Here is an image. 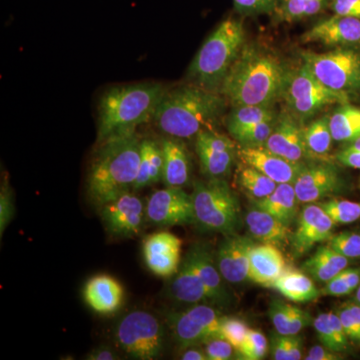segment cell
Instances as JSON below:
<instances>
[{"mask_svg": "<svg viewBox=\"0 0 360 360\" xmlns=\"http://www.w3.org/2000/svg\"><path fill=\"white\" fill-rule=\"evenodd\" d=\"M354 290L348 285L347 281L340 276L333 277L326 283V286L321 291V295L329 296H345L354 292Z\"/></svg>", "mask_w": 360, "mask_h": 360, "instance_id": "48", "label": "cell"}, {"mask_svg": "<svg viewBox=\"0 0 360 360\" xmlns=\"http://www.w3.org/2000/svg\"><path fill=\"white\" fill-rule=\"evenodd\" d=\"M302 338L298 335H288V357L290 360L302 359Z\"/></svg>", "mask_w": 360, "mask_h": 360, "instance_id": "52", "label": "cell"}, {"mask_svg": "<svg viewBox=\"0 0 360 360\" xmlns=\"http://www.w3.org/2000/svg\"><path fill=\"white\" fill-rule=\"evenodd\" d=\"M281 97L288 112L300 123L307 122L330 104L349 101V94L326 86L304 65L288 71Z\"/></svg>", "mask_w": 360, "mask_h": 360, "instance_id": "7", "label": "cell"}, {"mask_svg": "<svg viewBox=\"0 0 360 360\" xmlns=\"http://www.w3.org/2000/svg\"><path fill=\"white\" fill-rule=\"evenodd\" d=\"M255 245L251 236L238 233L225 236L215 255L217 267L225 281L238 284L248 279L250 252Z\"/></svg>", "mask_w": 360, "mask_h": 360, "instance_id": "17", "label": "cell"}, {"mask_svg": "<svg viewBox=\"0 0 360 360\" xmlns=\"http://www.w3.org/2000/svg\"><path fill=\"white\" fill-rule=\"evenodd\" d=\"M264 148L292 162L302 163L309 156L303 141L302 123L290 112L277 116L276 127Z\"/></svg>", "mask_w": 360, "mask_h": 360, "instance_id": "20", "label": "cell"}, {"mask_svg": "<svg viewBox=\"0 0 360 360\" xmlns=\"http://www.w3.org/2000/svg\"><path fill=\"white\" fill-rule=\"evenodd\" d=\"M317 203L335 224H349L360 219V202L356 201L330 198Z\"/></svg>", "mask_w": 360, "mask_h": 360, "instance_id": "37", "label": "cell"}, {"mask_svg": "<svg viewBox=\"0 0 360 360\" xmlns=\"http://www.w3.org/2000/svg\"><path fill=\"white\" fill-rule=\"evenodd\" d=\"M170 293L175 300L186 304H212L207 288L186 257L180 264L179 271L175 274L170 285Z\"/></svg>", "mask_w": 360, "mask_h": 360, "instance_id": "26", "label": "cell"}, {"mask_svg": "<svg viewBox=\"0 0 360 360\" xmlns=\"http://www.w3.org/2000/svg\"><path fill=\"white\" fill-rule=\"evenodd\" d=\"M225 108L226 98L220 92L191 84L167 90L151 122L167 136L193 139L213 129Z\"/></svg>", "mask_w": 360, "mask_h": 360, "instance_id": "2", "label": "cell"}, {"mask_svg": "<svg viewBox=\"0 0 360 360\" xmlns=\"http://www.w3.org/2000/svg\"><path fill=\"white\" fill-rule=\"evenodd\" d=\"M312 324H314L315 331H316L321 345L328 348V349L333 350V352H338L333 329H331L330 322H329L328 314L317 315Z\"/></svg>", "mask_w": 360, "mask_h": 360, "instance_id": "45", "label": "cell"}, {"mask_svg": "<svg viewBox=\"0 0 360 360\" xmlns=\"http://www.w3.org/2000/svg\"><path fill=\"white\" fill-rule=\"evenodd\" d=\"M222 338L229 340L236 350L243 345L250 333L248 324L238 317L224 316L221 324Z\"/></svg>", "mask_w": 360, "mask_h": 360, "instance_id": "41", "label": "cell"}, {"mask_svg": "<svg viewBox=\"0 0 360 360\" xmlns=\"http://www.w3.org/2000/svg\"><path fill=\"white\" fill-rule=\"evenodd\" d=\"M165 91V85L158 82L120 85L106 90L98 103L97 141L131 131L153 120Z\"/></svg>", "mask_w": 360, "mask_h": 360, "instance_id": "4", "label": "cell"}, {"mask_svg": "<svg viewBox=\"0 0 360 360\" xmlns=\"http://www.w3.org/2000/svg\"><path fill=\"white\" fill-rule=\"evenodd\" d=\"M328 243L333 250L348 259L360 258V234L350 231L340 232L331 236Z\"/></svg>", "mask_w": 360, "mask_h": 360, "instance_id": "39", "label": "cell"}, {"mask_svg": "<svg viewBox=\"0 0 360 360\" xmlns=\"http://www.w3.org/2000/svg\"><path fill=\"white\" fill-rule=\"evenodd\" d=\"M181 359L184 360H207V354L205 352L200 349L198 347H191L186 348V352L182 354Z\"/></svg>", "mask_w": 360, "mask_h": 360, "instance_id": "55", "label": "cell"}, {"mask_svg": "<svg viewBox=\"0 0 360 360\" xmlns=\"http://www.w3.org/2000/svg\"><path fill=\"white\" fill-rule=\"evenodd\" d=\"M336 160L345 167L360 169V151L345 148L336 155Z\"/></svg>", "mask_w": 360, "mask_h": 360, "instance_id": "50", "label": "cell"}, {"mask_svg": "<svg viewBox=\"0 0 360 360\" xmlns=\"http://www.w3.org/2000/svg\"><path fill=\"white\" fill-rule=\"evenodd\" d=\"M252 203L288 226L297 219L300 205L293 184H277L274 193Z\"/></svg>", "mask_w": 360, "mask_h": 360, "instance_id": "27", "label": "cell"}, {"mask_svg": "<svg viewBox=\"0 0 360 360\" xmlns=\"http://www.w3.org/2000/svg\"><path fill=\"white\" fill-rule=\"evenodd\" d=\"M303 65L326 86L350 94L360 91V52L340 47L326 53L304 52Z\"/></svg>", "mask_w": 360, "mask_h": 360, "instance_id": "8", "label": "cell"}, {"mask_svg": "<svg viewBox=\"0 0 360 360\" xmlns=\"http://www.w3.org/2000/svg\"><path fill=\"white\" fill-rule=\"evenodd\" d=\"M285 269V259L277 246L255 243L251 248L248 279L252 283L269 288Z\"/></svg>", "mask_w": 360, "mask_h": 360, "instance_id": "23", "label": "cell"}, {"mask_svg": "<svg viewBox=\"0 0 360 360\" xmlns=\"http://www.w3.org/2000/svg\"><path fill=\"white\" fill-rule=\"evenodd\" d=\"M288 71L272 52L245 45L219 92L233 106H271L283 94Z\"/></svg>", "mask_w": 360, "mask_h": 360, "instance_id": "1", "label": "cell"}, {"mask_svg": "<svg viewBox=\"0 0 360 360\" xmlns=\"http://www.w3.org/2000/svg\"><path fill=\"white\" fill-rule=\"evenodd\" d=\"M141 143L135 130L112 135L101 142L87 182L94 205H103L134 189L141 162Z\"/></svg>", "mask_w": 360, "mask_h": 360, "instance_id": "3", "label": "cell"}, {"mask_svg": "<svg viewBox=\"0 0 360 360\" xmlns=\"http://www.w3.org/2000/svg\"><path fill=\"white\" fill-rule=\"evenodd\" d=\"M205 352L210 360H229L234 354L233 345L224 338H215L206 341Z\"/></svg>", "mask_w": 360, "mask_h": 360, "instance_id": "44", "label": "cell"}, {"mask_svg": "<svg viewBox=\"0 0 360 360\" xmlns=\"http://www.w3.org/2000/svg\"><path fill=\"white\" fill-rule=\"evenodd\" d=\"M340 276L355 290L360 285V269H345Z\"/></svg>", "mask_w": 360, "mask_h": 360, "instance_id": "54", "label": "cell"}, {"mask_svg": "<svg viewBox=\"0 0 360 360\" xmlns=\"http://www.w3.org/2000/svg\"><path fill=\"white\" fill-rule=\"evenodd\" d=\"M355 302L360 304V285L357 288L356 293H355Z\"/></svg>", "mask_w": 360, "mask_h": 360, "instance_id": "58", "label": "cell"}, {"mask_svg": "<svg viewBox=\"0 0 360 360\" xmlns=\"http://www.w3.org/2000/svg\"><path fill=\"white\" fill-rule=\"evenodd\" d=\"M269 315L277 333L290 335V304L283 300H274L269 304Z\"/></svg>", "mask_w": 360, "mask_h": 360, "instance_id": "40", "label": "cell"}, {"mask_svg": "<svg viewBox=\"0 0 360 360\" xmlns=\"http://www.w3.org/2000/svg\"><path fill=\"white\" fill-rule=\"evenodd\" d=\"M330 8L338 15L360 20V0H331Z\"/></svg>", "mask_w": 360, "mask_h": 360, "instance_id": "46", "label": "cell"}, {"mask_svg": "<svg viewBox=\"0 0 360 360\" xmlns=\"http://www.w3.org/2000/svg\"><path fill=\"white\" fill-rule=\"evenodd\" d=\"M267 350H269V342L264 333L255 329H250V333L239 347L238 352L241 359L260 360L264 359Z\"/></svg>", "mask_w": 360, "mask_h": 360, "instance_id": "38", "label": "cell"}, {"mask_svg": "<svg viewBox=\"0 0 360 360\" xmlns=\"http://www.w3.org/2000/svg\"><path fill=\"white\" fill-rule=\"evenodd\" d=\"M269 288L278 291L286 300L292 302H314L321 295L311 277L300 270L285 269Z\"/></svg>", "mask_w": 360, "mask_h": 360, "instance_id": "28", "label": "cell"}, {"mask_svg": "<svg viewBox=\"0 0 360 360\" xmlns=\"http://www.w3.org/2000/svg\"><path fill=\"white\" fill-rule=\"evenodd\" d=\"M276 113L271 106L243 105L234 106L227 117L229 131L250 127L255 123L264 122L270 118L276 117Z\"/></svg>", "mask_w": 360, "mask_h": 360, "instance_id": "35", "label": "cell"}, {"mask_svg": "<svg viewBox=\"0 0 360 360\" xmlns=\"http://www.w3.org/2000/svg\"><path fill=\"white\" fill-rule=\"evenodd\" d=\"M163 153L160 144L150 139H143L141 143V162L134 191L153 186L162 180Z\"/></svg>", "mask_w": 360, "mask_h": 360, "instance_id": "30", "label": "cell"}, {"mask_svg": "<svg viewBox=\"0 0 360 360\" xmlns=\"http://www.w3.org/2000/svg\"><path fill=\"white\" fill-rule=\"evenodd\" d=\"M84 297L87 305L103 315L115 314L124 300L123 286L115 277L99 274L85 284Z\"/></svg>", "mask_w": 360, "mask_h": 360, "instance_id": "22", "label": "cell"}, {"mask_svg": "<svg viewBox=\"0 0 360 360\" xmlns=\"http://www.w3.org/2000/svg\"><path fill=\"white\" fill-rule=\"evenodd\" d=\"M167 319L180 347H200L212 338H222L224 316L207 303L193 304L184 311L170 314Z\"/></svg>", "mask_w": 360, "mask_h": 360, "instance_id": "10", "label": "cell"}, {"mask_svg": "<svg viewBox=\"0 0 360 360\" xmlns=\"http://www.w3.org/2000/svg\"><path fill=\"white\" fill-rule=\"evenodd\" d=\"M240 20L227 18L205 40L187 71L191 84L219 91L245 46Z\"/></svg>", "mask_w": 360, "mask_h": 360, "instance_id": "5", "label": "cell"}, {"mask_svg": "<svg viewBox=\"0 0 360 360\" xmlns=\"http://www.w3.org/2000/svg\"><path fill=\"white\" fill-rule=\"evenodd\" d=\"M303 141L307 155L326 158L333 141L329 127V116H322L303 127Z\"/></svg>", "mask_w": 360, "mask_h": 360, "instance_id": "32", "label": "cell"}, {"mask_svg": "<svg viewBox=\"0 0 360 360\" xmlns=\"http://www.w3.org/2000/svg\"><path fill=\"white\" fill-rule=\"evenodd\" d=\"M338 352H333L328 349L323 345H314L310 348L307 356L305 357L307 360H336L340 359Z\"/></svg>", "mask_w": 360, "mask_h": 360, "instance_id": "51", "label": "cell"}, {"mask_svg": "<svg viewBox=\"0 0 360 360\" xmlns=\"http://www.w3.org/2000/svg\"><path fill=\"white\" fill-rule=\"evenodd\" d=\"M236 181L241 191L252 200H262L274 193L277 184L257 168L243 163L236 175Z\"/></svg>", "mask_w": 360, "mask_h": 360, "instance_id": "33", "label": "cell"}, {"mask_svg": "<svg viewBox=\"0 0 360 360\" xmlns=\"http://www.w3.org/2000/svg\"><path fill=\"white\" fill-rule=\"evenodd\" d=\"M349 259L343 257L330 246L321 245L316 252L302 265L303 271L314 281L326 283L348 266Z\"/></svg>", "mask_w": 360, "mask_h": 360, "instance_id": "29", "label": "cell"}, {"mask_svg": "<svg viewBox=\"0 0 360 360\" xmlns=\"http://www.w3.org/2000/svg\"><path fill=\"white\" fill-rule=\"evenodd\" d=\"M329 127L333 141L352 142L360 136V108L352 104H340L329 116Z\"/></svg>", "mask_w": 360, "mask_h": 360, "instance_id": "31", "label": "cell"}, {"mask_svg": "<svg viewBox=\"0 0 360 360\" xmlns=\"http://www.w3.org/2000/svg\"><path fill=\"white\" fill-rule=\"evenodd\" d=\"M195 224L224 236L238 233L243 224L240 203L224 179L196 181L191 193Z\"/></svg>", "mask_w": 360, "mask_h": 360, "instance_id": "6", "label": "cell"}, {"mask_svg": "<svg viewBox=\"0 0 360 360\" xmlns=\"http://www.w3.org/2000/svg\"><path fill=\"white\" fill-rule=\"evenodd\" d=\"M118 347L135 359L153 360L163 348V333L155 315L143 310L129 312L115 331Z\"/></svg>", "mask_w": 360, "mask_h": 360, "instance_id": "9", "label": "cell"}, {"mask_svg": "<svg viewBox=\"0 0 360 360\" xmlns=\"http://www.w3.org/2000/svg\"><path fill=\"white\" fill-rule=\"evenodd\" d=\"M182 240L168 231L155 232L143 241L144 262L160 277L174 276L181 264Z\"/></svg>", "mask_w": 360, "mask_h": 360, "instance_id": "16", "label": "cell"}, {"mask_svg": "<svg viewBox=\"0 0 360 360\" xmlns=\"http://www.w3.org/2000/svg\"><path fill=\"white\" fill-rule=\"evenodd\" d=\"M328 0H277L276 18L286 22L304 20L321 13Z\"/></svg>", "mask_w": 360, "mask_h": 360, "instance_id": "34", "label": "cell"}, {"mask_svg": "<svg viewBox=\"0 0 360 360\" xmlns=\"http://www.w3.org/2000/svg\"><path fill=\"white\" fill-rule=\"evenodd\" d=\"M303 44L330 47H352L360 44V20L335 15L319 21L302 37Z\"/></svg>", "mask_w": 360, "mask_h": 360, "instance_id": "18", "label": "cell"}, {"mask_svg": "<svg viewBox=\"0 0 360 360\" xmlns=\"http://www.w3.org/2000/svg\"><path fill=\"white\" fill-rule=\"evenodd\" d=\"M293 186L300 205H307L319 202L340 193L343 179L335 165L324 161L316 165H305Z\"/></svg>", "mask_w": 360, "mask_h": 360, "instance_id": "14", "label": "cell"}, {"mask_svg": "<svg viewBox=\"0 0 360 360\" xmlns=\"http://www.w3.org/2000/svg\"><path fill=\"white\" fill-rule=\"evenodd\" d=\"M345 148L360 151V136L359 139H354V141L348 142L347 146H345Z\"/></svg>", "mask_w": 360, "mask_h": 360, "instance_id": "57", "label": "cell"}, {"mask_svg": "<svg viewBox=\"0 0 360 360\" xmlns=\"http://www.w3.org/2000/svg\"><path fill=\"white\" fill-rule=\"evenodd\" d=\"M146 219L160 226L195 224L193 196L182 187L156 191L146 203Z\"/></svg>", "mask_w": 360, "mask_h": 360, "instance_id": "11", "label": "cell"}, {"mask_svg": "<svg viewBox=\"0 0 360 360\" xmlns=\"http://www.w3.org/2000/svg\"><path fill=\"white\" fill-rule=\"evenodd\" d=\"M106 231L116 236L131 238L141 233L146 219V205L131 191L98 206Z\"/></svg>", "mask_w": 360, "mask_h": 360, "instance_id": "12", "label": "cell"}, {"mask_svg": "<svg viewBox=\"0 0 360 360\" xmlns=\"http://www.w3.org/2000/svg\"><path fill=\"white\" fill-rule=\"evenodd\" d=\"M276 4L277 0H233L236 11L243 16L274 13Z\"/></svg>", "mask_w": 360, "mask_h": 360, "instance_id": "42", "label": "cell"}, {"mask_svg": "<svg viewBox=\"0 0 360 360\" xmlns=\"http://www.w3.org/2000/svg\"><path fill=\"white\" fill-rule=\"evenodd\" d=\"M14 217V205L13 191L7 180L1 184L0 191V236H4V231L11 224Z\"/></svg>", "mask_w": 360, "mask_h": 360, "instance_id": "43", "label": "cell"}, {"mask_svg": "<svg viewBox=\"0 0 360 360\" xmlns=\"http://www.w3.org/2000/svg\"><path fill=\"white\" fill-rule=\"evenodd\" d=\"M245 224L251 238L260 243L283 248L291 241L290 226L252 203L245 217Z\"/></svg>", "mask_w": 360, "mask_h": 360, "instance_id": "25", "label": "cell"}, {"mask_svg": "<svg viewBox=\"0 0 360 360\" xmlns=\"http://www.w3.org/2000/svg\"><path fill=\"white\" fill-rule=\"evenodd\" d=\"M195 150L201 172L208 179H225L238 155L236 142L214 130H205L195 137Z\"/></svg>", "mask_w": 360, "mask_h": 360, "instance_id": "13", "label": "cell"}, {"mask_svg": "<svg viewBox=\"0 0 360 360\" xmlns=\"http://www.w3.org/2000/svg\"><path fill=\"white\" fill-rule=\"evenodd\" d=\"M347 307L352 312V316H354L355 324H356L357 329H359V333L360 336V304L359 303H347Z\"/></svg>", "mask_w": 360, "mask_h": 360, "instance_id": "56", "label": "cell"}, {"mask_svg": "<svg viewBox=\"0 0 360 360\" xmlns=\"http://www.w3.org/2000/svg\"><path fill=\"white\" fill-rule=\"evenodd\" d=\"M277 116L250 127L233 130L229 134L240 144V146H264L265 142L269 139L276 127Z\"/></svg>", "mask_w": 360, "mask_h": 360, "instance_id": "36", "label": "cell"}, {"mask_svg": "<svg viewBox=\"0 0 360 360\" xmlns=\"http://www.w3.org/2000/svg\"><path fill=\"white\" fill-rule=\"evenodd\" d=\"M272 359L276 360H290L288 357V335H283L276 333L271 336Z\"/></svg>", "mask_w": 360, "mask_h": 360, "instance_id": "49", "label": "cell"}, {"mask_svg": "<svg viewBox=\"0 0 360 360\" xmlns=\"http://www.w3.org/2000/svg\"><path fill=\"white\" fill-rule=\"evenodd\" d=\"M238 156L241 162L257 168L279 184H295L305 163L292 162L271 153L264 146H240Z\"/></svg>", "mask_w": 360, "mask_h": 360, "instance_id": "19", "label": "cell"}, {"mask_svg": "<svg viewBox=\"0 0 360 360\" xmlns=\"http://www.w3.org/2000/svg\"><path fill=\"white\" fill-rule=\"evenodd\" d=\"M186 257L207 288L212 304L219 307L229 305L231 302V295L224 285V278L217 267L215 257L207 245L198 243L193 246Z\"/></svg>", "mask_w": 360, "mask_h": 360, "instance_id": "21", "label": "cell"}, {"mask_svg": "<svg viewBox=\"0 0 360 360\" xmlns=\"http://www.w3.org/2000/svg\"><path fill=\"white\" fill-rule=\"evenodd\" d=\"M335 224L319 206L307 203L297 217V226L291 236V245L298 257L305 255L317 243L328 241Z\"/></svg>", "mask_w": 360, "mask_h": 360, "instance_id": "15", "label": "cell"}, {"mask_svg": "<svg viewBox=\"0 0 360 360\" xmlns=\"http://www.w3.org/2000/svg\"><path fill=\"white\" fill-rule=\"evenodd\" d=\"M86 359L89 360H115L120 359L118 355L108 347H101L94 348V350L87 354Z\"/></svg>", "mask_w": 360, "mask_h": 360, "instance_id": "53", "label": "cell"}, {"mask_svg": "<svg viewBox=\"0 0 360 360\" xmlns=\"http://www.w3.org/2000/svg\"><path fill=\"white\" fill-rule=\"evenodd\" d=\"M163 153L162 182L167 187H184L191 177V160L184 142L168 136L161 141Z\"/></svg>", "mask_w": 360, "mask_h": 360, "instance_id": "24", "label": "cell"}, {"mask_svg": "<svg viewBox=\"0 0 360 360\" xmlns=\"http://www.w3.org/2000/svg\"><path fill=\"white\" fill-rule=\"evenodd\" d=\"M338 317H340L341 323H342L343 328H345V333L348 336L352 342L360 345V336L359 333V329H357L356 324H355L354 316H352V312L348 309L347 305H343L338 310Z\"/></svg>", "mask_w": 360, "mask_h": 360, "instance_id": "47", "label": "cell"}]
</instances>
